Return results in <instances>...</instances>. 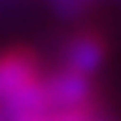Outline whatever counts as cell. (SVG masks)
Here are the masks:
<instances>
[{"instance_id": "3957f363", "label": "cell", "mask_w": 121, "mask_h": 121, "mask_svg": "<svg viewBox=\"0 0 121 121\" xmlns=\"http://www.w3.org/2000/svg\"><path fill=\"white\" fill-rule=\"evenodd\" d=\"M106 59V47L96 35H77L64 49V67L82 77H91Z\"/></svg>"}, {"instance_id": "6da1fadb", "label": "cell", "mask_w": 121, "mask_h": 121, "mask_svg": "<svg viewBox=\"0 0 121 121\" xmlns=\"http://www.w3.org/2000/svg\"><path fill=\"white\" fill-rule=\"evenodd\" d=\"M45 69L27 47H8L0 52V106L17 116L47 106Z\"/></svg>"}, {"instance_id": "277c9868", "label": "cell", "mask_w": 121, "mask_h": 121, "mask_svg": "<svg viewBox=\"0 0 121 121\" xmlns=\"http://www.w3.org/2000/svg\"><path fill=\"white\" fill-rule=\"evenodd\" d=\"M89 121H94V119H89Z\"/></svg>"}, {"instance_id": "5b68a950", "label": "cell", "mask_w": 121, "mask_h": 121, "mask_svg": "<svg viewBox=\"0 0 121 121\" xmlns=\"http://www.w3.org/2000/svg\"><path fill=\"white\" fill-rule=\"evenodd\" d=\"M0 121H3V119H0Z\"/></svg>"}, {"instance_id": "7a4b0ae2", "label": "cell", "mask_w": 121, "mask_h": 121, "mask_svg": "<svg viewBox=\"0 0 121 121\" xmlns=\"http://www.w3.org/2000/svg\"><path fill=\"white\" fill-rule=\"evenodd\" d=\"M45 96H47V106L54 109L86 106L91 96V82L89 77H82L72 69L62 67L59 72L45 77Z\"/></svg>"}]
</instances>
